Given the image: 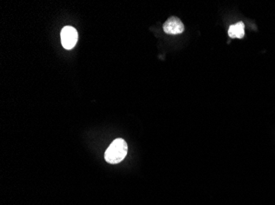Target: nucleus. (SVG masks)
I'll use <instances>...</instances> for the list:
<instances>
[{
    "mask_svg": "<svg viewBox=\"0 0 275 205\" xmlns=\"http://www.w3.org/2000/svg\"><path fill=\"white\" fill-rule=\"evenodd\" d=\"M228 35L231 38L243 39L245 35V25L243 22H237V24L229 27Z\"/></svg>",
    "mask_w": 275,
    "mask_h": 205,
    "instance_id": "nucleus-4",
    "label": "nucleus"
},
{
    "mask_svg": "<svg viewBox=\"0 0 275 205\" xmlns=\"http://www.w3.org/2000/svg\"><path fill=\"white\" fill-rule=\"evenodd\" d=\"M163 30L168 35H178L185 30V27L179 18L172 16L164 23Z\"/></svg>",
    "mask_w": 275,
    "mask_h": 205,
    "instance_id": "nucleus-3",
    "label": "nucleus"
},
{
    "mask_svg": "<svg viewBox=\"0 0 275 205\" xmlns=\"http://www.w3.org/2000/svg\"><path fill=\"white\" fill-rule=\"evenodd\" d=\"M128 152V146L123 139L114 140L105 153V160L111 164H117L125 160Z\"/></svg>",
    "mask_w": 275,
    "mask_h": 205,
    "instance_id": "nucleus-1",
    "label": "nucleus"
},
{
    "mask_svg": "<svg viewBox=\"0 0 275 205\" xmlns=\"http://www.w3.org/2000/svg\"><path fill=\"white\" fill-rule=\"evenodd\" d=\"M61 43L66 49H72L76 45L79 35L76 29L72 27H65L61 30Z\"/></svg>",
    "mask_w": 275,
    "mask_h": 205,
    "instance_id": "nucleus-2",
    "label": "nucleus"
}]
</instances>
